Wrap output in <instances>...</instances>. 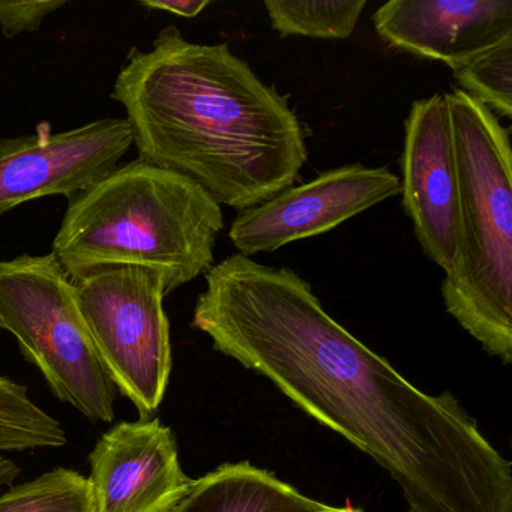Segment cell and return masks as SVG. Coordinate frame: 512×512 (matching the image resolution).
Masks as SVG:
<instances>
[{"mask_svg": "<svg viewBox=\"0 0 512 512\" xmlns=\"http://www.w3.org/2000/svg\"><path fill=\"white\" fill-rule=\"evenodd\" d=\"M193 326L370 455L406 512H512V466L449 392L413 386L290 268L236 253L205 274Z\"/></svg>", "mask_w": 512, "mask_h": 512, "instance_id": "obj_1", "label": "cell"}, {"mask_svg": "<svg viewBox=\"0 0 512 512\" xmlns=\"http://www.w3.org/2000/svg\"><path fill=\"white\" fill-rule=\"evenodd\" d=\"M139 158L181 173L242 212L293 187L307 163L289 101L229 44L188 41L175 26L133 47L113 85Z\"/></svg>", "mask_w": 512, "mask_h": 512, "instance_id": "obj_2", "label": "cell"}, {"mask_svg": "<svg viewBox=\"0 0 512 512\" xmlns=\"http://www.w3.org/2000/svg\"><path fill=\"white\" fill-rule=\"evenodd\" d=\"M68 202L52 254L70 278L137 266L160 274L167 296L215 265L223 211L181 173L136 158Z\"/></svg>", "mask_w": 512, "mask_h": 512, "instance_id": "obj_3", "label": "cell"}, {"mask_svg": "<svg viewBox=\"0 0 512 512\" xmlns=\"http://www.w3.org/2000/svg\"><path fill=\"white\" fill-rule=\"evenodd\" d=\"M458 173V239L440 292L488 355L512 361L511 134L460 89L446 94Z\"/></svg>", "mask_w": 512, "mask_h": 512, "instance_id": "obj_4", "label": "cell"}, {"mask_svg": "<svg viewBox=\"0 0 512 512\" xmlns=\"http://www.w3.org/2000/svg\"><path fill=\"white\" fill-rule=\"evenodd\" d=\"M0 322L59 400L91 421L115 419L118 389L98 356L76 287L52 253L0 262Z\"/></svg>", "mask_w": 512, "mask_h": 512, "instance_id": "obj_5", "label": "cell"}, {"mask_svg": "<svg viewBox=\"0 0 512 512\" xmlns=\"http://www.w3.org/2000/svg\"><path fill=\"white\" fill-rule=\"evenodd\" d=\"M71 281L113 385L140 419H151L163 403L173 364L163 277L137 266H98Z\"/></svg>", "mask_w": 512, "mask_h": 512, "instance_id": "obj_6", "label": "cell"}, {"mask_svg": "<svg viewBox=\"0 0 512 512\" xmlns=\"http://www.w3.org/2000/svg\"><path fill=\"white\" fill-rule=\"evenodd\" d=\"M131 146L125 118H104L62 133L44 122L34 134L0 139V217L41 197L74 199L113 172Z\"/></svg>", "mask_w": 512, "mask_h": 512, "instance_id": "obj_7", "label": "cell"}, {"mask_svg": "<svg viewBox=\"0 0 512 512\" xmlns=\"http://www.w3.org/2000/svg\"><path fill=\"white\" fill-rule=\"evenodd\" d=\"M398 194L400 178L391 170L349 164L239 212L229 238L242 256L274 253L292 242L331 232Z\"/></svg>", "mask_w": 512, "mask_h": 512, "instance_id": "obj_8", "label": "cell"}, {"mask_svg": "<svg viewBox=\"0 0 512 512\" xmlns=\"http://www.w3.org/2000/svg\"><path fill=\"white\" fill-rule=\"evenodd\" d=\"M400 158V194L425 256L451 268L458 239V173L446 94L415 101Z\"/></svg>", "mask_w": 512, "mask_h": 512, "instance_id": "obj_9", "label": "cell"}, {"mask_svg": "<svg viewBox=\"0 0 512 512\" xmlns=\"http://www.w3.org/2000/svg\"><path fill=\"white\" fill-rule=\"evenodd\" d=\"M95 512H169L193 479L172 428L158 418L119 422L89 454Z\"/></svg>", "mask_w": 512, "mask_h": 512, "instance_id": "obj_10", "label": "cell"}, {"mask_svg": "<svg viewBox=\"0 0 512 512\" xmlns=\"http://www.w3.org/2000/svg\"><path fill=\"white\" fill-rule=\"evenodd\" d=\"M389 46L452 71L512 37L511 0H391L373 16Z\"/></svg>", "mask_w": 512, "mask_h": 512, "instance_id": "obj_11", "label": "cell"}, {"mask_svg": "<svg viewBox=\"0 0 512 512\" xmlns=\"http://www.w3.org/2000/svg\"><path fill=\"white\" fill-rule=\"evenodd\" d=\"M326 506L274 473L242 461L193 479L169 512H322Z\"/></svg>", "mask_w": 512, "mask_h": 512, "instance_id": "obj_12", "label": "cell"}, {"mask_svg": "<svg viewBox=\"0 0 512 512\" xmlns=\"http://www.w3.org/2000/svg\"><path fill=\"white\" fill-rule=\"evenodd\" d=\"M365 0H266L272 28L281 38L347 40L358 25Z\"/></svg>", "mask_w": 512, "mask_h": 512, "instance_id": "obj_13", "label": "cell"}, {"mask_svg": "<svg viewBox=\"0 0 512 512\" xmlns=\"http://www.w3.org/2000/svg\"><path fill=\"white\" fill-rule=\"evenodd\" d=\"M65 445L61 422L29 397L25 385L0 376V454Z\"/></svg>", "mask_w": 512, "mask_h": 512, "instance_id": "obj_14", "label": "cell"}, {"mask_svg": "<svg viewBox=\"0 0 512 512\" xmlns=\"http://www.w3.org/2000/svg\"><path fill=\"white\" fill-rule=\"evenodd\" d=\"M0 512H95V502L86 476L58 467L2 494Z\"/></svg>", "mask_w": 512, "mask_h": 512, "instance_id": "obj_15", "label": "cell"}, {"mask_svg": "<svg viewBox=\"0 0 512 512\" xmlns=\"http://www.w3.org/2000/svg\"><path fill=\"white\" fill-rule=\"evenodd\" d=\"M460 91L466 92L496 115L512 118V37L485 50L454 71Z\"/></svg>", "mask_w": 512, "mask_h": 512, "instance_id": "obj_16", "label": "cell"}, {"mask_svg": "<svg viewBox=\"0 0 512 512\" xmlns=\"http://www.w3.org/2000/svg\"><path fill=\"white\" fill-rule=\"evenodd\" d=\"M67 5V0H44V2H0V31L7 38L23 32H35L41 28L46 17Z\"/></svg>", "mask_w": 512, "mask_h": 512, "instance_id": "obj_17", "label": "cell"}, {"mask_svg": "<svg viewBox=\"0 0 512 512\" xmlns=\"http://www.w3.org/2000/svg\"><path fill=\"white\" fill-rule=\"evenodd\" d=\"M139 5L149 10L166 11L185 19H194L203 13L211 2L209 0H142Z\"/></svg>", "mask_w": 512, "mask_h": 512, "instance_id": "obj_18", "label": "cell"}, {"mask_svg": "<svg viewBox=\"0 0 512 512\" xmlns=\"http://www.w3.org/2000/svg\"><path fill=\"white\" fill-rule=\"evenodd\" d=\"M19 473L20 467L11 458L0 454V488L13 484Z\"/></svg>", "mask_w": 512, "mask_h": 512, "instance_id": "obj_19", "label": "cell"}, {"mask_svg": "<svg viewBox=\"0 0 512 512\" xmlns=\"http://www.w3.org/2000/svg\"><path fill=\"white\" fill-rule=\"evenodd\" d=\"M322 512H362L361 509L353 508V506H326Z\"/></svg>", "mask_w": 512, "mask_h": 512, "instance_id": "obj_20", "label": "cell"}, {"mask_svg": "<svg viewBox=\"0 0 512 512\" xmlns=\"http://www.w3.org/2000/svg\"><path fill=\"white\" fill-rule=\"evenodd\" d=\"M0 329H2V322H0Z\"/></svg>", "mask_w": 512, "mask_h": 512, "instance_id": "obj_21", "label": "cell"}]
</instances>
